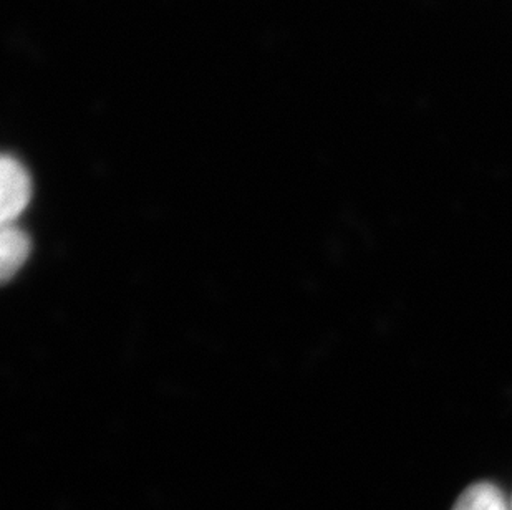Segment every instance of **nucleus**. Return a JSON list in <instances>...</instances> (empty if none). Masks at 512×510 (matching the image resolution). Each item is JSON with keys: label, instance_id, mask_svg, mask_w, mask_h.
Wrapping results in <instances>:
<instances>
[{"label": "nucleus", "instance_id": "2", "mask_svg": "<svg viewBox=\"0 0 512 510\" xmlns=\"http://www.w3.org/2000/svg\"><path fill=\"white\" fill-rule=\"evenodd\" d=\"M29 254V236L14 224H4L0 236V274L4 282L12 279L22 269Z\"/></svg>", "mask_w": 512, "mask_h": 510}, {"label": "nucleus", "instance_id": "1", "mask_svg": "<svg viewBox=\"0 0 512 510\" xmlns=\"http://www.w3.org/2000/svg\"><path fill=\"white\" fill-rule=\"evenodd\" d=\"M32 183L19 159L5 154L0 163V217L2 224H14L29 206Z\"/></svg>", "mask_w": 512, "mask_h": 510}, {"label": "nucleus", "instance_id": "3", "mask_svg": "<svg viewBox=\"0 0 512 510\" xmlns=\"http://www.w3.org/2000/svg\"><path fill=\"white\" fill-rule=\"evenodd\" d=\"M453 510H512V504L493 482H476L458 497Z\"/></svg>", "mask_w": 512, "mask_h": 510}, {"label": "nucleus", "instance_id": "4", "mask_svg": "<svg viewBox=\"0 0 512 510\" xmlns=\"http://www.w3.org/2000/svg\"><path fill=\"white\" fill-rule=\"evenodd\" d=\"M511 504H512V499H511Z\"/></svg>", "mask_w": 512, "mask_h": 510}]
</instances>
